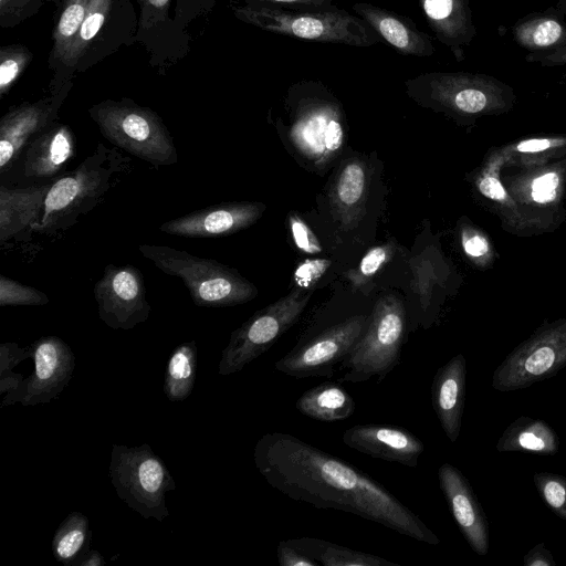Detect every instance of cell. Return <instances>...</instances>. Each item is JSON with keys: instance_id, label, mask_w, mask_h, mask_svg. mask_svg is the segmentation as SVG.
I'll list each match as a JSON object with an SVG mask.
<instances>
[{"instance_id": "cell-48", "label": "cell", "mask_w": 566, "mask_h": 566, "mask_svg": "<svg viewBox=\"0 0 566 566\" xmlns=\"http://www.w3.org/2000/svg\"><path fill=\"white\" fill-rule=\"evenodd\" d=\"M169 0H148L150 4L156 8H163L168 3Z\"/></svg>"}, {"instance_id": "cell-38", "label": "cell", "mask_w": 566, "mask_h": 566, "mask_svg": "<svg viewBox=\"0 0 566 566\" xmlns=\"http://www.w3.org/2000/svg\"><path fill=\"white\" fill-rule=\"evenodd\" d=\"M289 222L295 245L301 251L310 254H316L322 251V245L316 235L297 214L292 213Z\"/></svg>"}, {"instance_id": "cell-47", "label": "cell", "mask_w": 566, "mask_h": 566, "mask_svg": "<svg viewBox=\"0 0 566 566\" xmlns=\"http://www.w3.org/2000/svg\"><path fill=\"white\" fill-rule=\"evenodd\" d=\"M105 559L102 554L95 549H88L83 554L73 566H104Z\"/></svg>"}, {"instance_id": "cell-12", "label": "cell", "mask_w": 566, "mask_h": 566, "mask_svg": "<svg viewBox=\"0 0 566 566\" xmlns=\"http://www.w3.org/2000/svg\"><path fill=\"white\" fill-rule=\"evenodd\" d=\"M566 367V317L545 322L495 368L492 387L502 392L527 388Z\"/></svg>"}, {"instance_id": "cell-33", "label": "cell", "mask_w": 566, "mask_h": 566, "mask_svg": "<svg viewBox=\"0 0 566 566\" xmlns=\"http://www.w3.org/2000/svg\"><path fill=\"white\" fill-rule=\"evenodd\" d=\"M395 254V244L385 243L369 249L359 262L357 269L347 274L354 287H360L371 279Z\"/></svg>"}, {"instance_id": "cell-34", "label": "cell", "mask_w": 566, "mask_h": 566, "mask_svg": "<svg viewBox=\"0 0 566 566\" xmlns=\"http://www.w3.org/2000/svg\"><path fill=\"white\" fill-rule=\"evenodd\" d=\"M49 302L48 295L40 290L0 275V306L45 305Z\"/></svg>"}, {"instance_id": "cell-24", "label": "cell", "mask_w": 566, "mask_h": 566, "mask_svg": "<svg viewBox=\"0 0 566 566\" xmlns=\"http://www.w3.org/2000/svg\"><path fill=\"white\" fill-rule=\"evenodd\" d=\"M50 109L25 105L6 114L0 123V169L4 171L30 143L31 137L46 125Z\"/></svg>"}, {"instance_id": "cell-41", "label": "cell", "mask_w": 566, "mask_h": 566, "mask_svg": "<svg viewBox=\"0 0 566 566\" xmlns=\"http://www.w3.org/2000/svg\"><path fill=\"white\" fill-rule=\"evenodd\" d=\"M564 144H566V138L560 137L530 138L517 143L514 146V150L524 155H546L552 148L563 146Z\"/></svg>"}, {"instance_id": "cell-36", "label": "cell", "mask_w": 566, "mask_h": 566, "mask_svg": "<svg viewBox=\"0 0 566 566\" xmlns=\"http://www.w3.org/2000/svg\"><path fill=\"white\" fill-rule=\"evenodd\" d=\"M111 0H90L87 4L86 14L82 27L78 31V38L73 42L71 53H76L81 50L84 43L92 40L103 27L105 17L108 11Z\"/></svg>"}, {"instance_id": "cell-5", "label": "cell", "mask_w": 566, "mask_h": 566, "mask_svg": "<svg viewBox=\"0 0 566 566\" xmlns=\"http://www.w3.org/2000/svg\"><path fill=\"white\" fill-rule=\"evenodd\" d=\"M406 340V310L396 295L375 303L368 326L350 354L339 365L340 382H380L400 363Z\"/></svg>"}, {"instance_id": "cell-8", "label": "cell", "mask_w": 566, "mask_h": 566, "mask_svg": "<svg viewBox=\"0 0 566 566\" xmlns=\"http://www.w3.org/2000/svg\"><path fill=\"white\" fill-rule=\"evenodd\" d=\"M103 136L114 146L154 166L178 163L172 137L151 111L132 104L103 103L91 109Z\"/></svg>"}, {"instance_id": "cell-4", "label": "cell", "mask_w": 566, "mask_h": 566, "mask_svg": "<svg viewBox=\"0 0 566 566\" xmlns=\"http://www.w3.org/2000/svg\"><path fill=\"white\" fill-rule=\"evenodd\" d=\"M138 250L158 270L181 279L197 306H233L247 303L258 294L256 287L235 269L216 260L166 245L142 244Z\"/></svg>"}, {"instance_id": "cell-19", "label": "cell", "mask_w": 566, "mask_h": 566, "mask_svg": "<svg viewBox=\"0 0 566 566\" xmlns=\"http://www.w3.org/2000/svg\"><path fill=\"white\" fill-rule=\"evenodd\" d=\"M436 39L447 46L457 62L465 59V49L476 36L469 0H419Z\"/></svg>"}, {"instance_id": "cell-29", "label": "cell", "mask_w": 566, "mask_h": 566, "mask_svg": "<svg viewBox=\"0 0 566 566\" xmlns=\"http://www.w3.org/2000/svg\"><path fill=\"white\" fill-rule=\"evenodd\" d=\"M197 369L196 342L175 347L167 360L164 392L169 401H181L191 394Z\"/></svg>"}, {"instance_id": "cell-16", "label": "cell", "mask_w": 566, "mask_h": 566, "mask_svg": "<svg viewBox=\"0 0 566 566\" xmlns=\"http://www.w3.org/2000/svg\"><path fill=\"white\" fill-rule=\"evenodd\" d=\"M438 481L452 516L471 549L480 556L488 555V518L469 480L458 468L446 462L438 469Z\"/></svg>"}, {"instance_id": "cell-13", "label": "cell", "mask_w": 566, "mask_h": 566, "mask_svg": "<svg viewBox=\"0 0 566 566\" xmlns=\"http://www.w3.org/2000/svg\"><path fill=\"white\" fill-rule=\"evenodd\" d=\"M28 348L34 369L13 392L3 397L1 408L14 402L23 407L48 403L57 398L71 380L75 356L60 337L42 336Z\"/></svg>"}, {"instance_id": "cell-2", "label": "cell", "mask_w": 566, "mask_h": 566, "mask_svg": "<svg viewBox=\"0 0 566 566\" xmlns=\"http://www.w3.org/2000/svg\"><path fill=\"white\" fill-rule=\"evenodd\" d=\"M417 102L459 118L500 115L513 108L514 88L484 73L432 71L406 81Z\"/></svg>"}, {"instance_id": "cell-30", "label": "cell", "mask_w": 566, "mask_h": 566, "mask_svg": "<svg viewBox=\"0 0 566 566\" xmlns=\"http://www.w3.org/2000/svg\"><path fill=\"white\" fill-rule=\"evenodd\" d=\"M91 530L88 518L81 512H71L59 525L53 539L55 559L72 565L90 549Z\"/></svg>"}, {"instance_id": "cell-22", "label": "cell", "mask_w": 566, "mask_h": 566, "mask_svg": "<svg viewBox=\"0 0 566 566\" xmlns=\"http://www.w3.org/2000/svg\"><path fill=\"white\" fill-rule=\"evenodd\" d=\"M52 184L27 188L0 187V242L17 237L40 220Z\"/></svg>"}, {"instance_id": "cell-28", "label": "cell", "mask_w": 566, "mask_h": 566, "mask_svg": "<svg viewBox=\"0 0 566 566\" xmlns=\"http://www.w3.org/2000/svg\"><path fill=\"white\" fill-rule=\"evenodd\" d=\"M286 542L323 566H399L380 556L319 538L300 537Z\"/></svg>"}, {"instance_id": "cell-25", "label": "cell", "mask_w": 566, "mask_h": 566, "mask_svg": "<svg viewBox=\"0 0 566 566\" xmlns=\"http://www.w3.org/2000/svg\"><path fill=\"white\" fill-rule=\"evenodd\" d=\"M495 449L499 452L554 455L559 450V438L549 423L544 420L520 416L503 431Z\"/></svg>"}, {"instance_id": "cell-35", "label": "cell", "mask_w": 566, "mask_h": 566, "mask_svg": "<svg viewBox=\"0 0 566 566\" xmlns=\"http://www.w3.org/2000/svg\"><path fill=\"white\" fill-rule=\"evenodd\" d=\"M562 188V176L559 169L548 168L533 177L527 185V196L532 201L546 205L558 199Z\"/></svg>"}, {"instance_id": "cell-20", "label": "cell", "mask_w": 566, "mask_h": 566, "mask_svg": "<svg viewBox=\"0 0 566 566\" xmlns=\"http://www.w3.org/2000/svg\"><path fill=\"white\" fill-rule=\"evenodd\" d=\"M353 9L400 54L424 57L434 53L431 38L410 19L367 2H357Z\"/></svg>"}, {"instance_id": "cell-27", "label": "cell", "mask_w": 566, "mask_h": 566, "mask_svg": "<svg viewBox=\"0 0 566 566\" xmlns=\"http://www.w3.org/2000/svg\"><path fill=\"white\" fill-rule=\"evenodd\" d=\"M366 188L365 165L358 160L347 161L339 169L332 189L333 206L344 224L357 219L366 197Z\"/></svg>"}, {"instance_id": "cell-43", "label": "cell", "mask_w": 566, "mask_h": 566, "mask_svg": "<svg viewBox=\"0 0 566 566\" xmlns=\"http://www.w3.org/2000/svg\"><path fill=\"white\" fill-rule=\"evenodd\" d=\"M525 61L536 63L544 67H555L566 65V46L547 53H527ZM566 80V73L563 75Z\"/></svg>"}, {"instance_id": "cell-49", "label": "cell", "mask_w": 566, "mask_h": 566, "mask_svg": "<svg viewBox=\"0 0 566 566\" xmlns=\"http://www.w3.org/2000/svg\"><path fill=\"white\" fill-rule=\"evenodd\" d=\"M555 7L566 17V0H557Z\"/></svg>"}, {"instance_id": "cell-32", "label": "cell", "mask_w": 566, "mask_h": 566, "mask_svg": "<svg viewBox=\"0 0 566 566\" xmlns=\"http://www.w3.org/2000/svg\"><path fill=\"white\" fill-rule=\"evenodd\" d=\"M25 358H30L28 347H19L15 343L0 345V394L9 396L22 382V375L13 373V368Z\"/></svg>"}, {"instance_id": "cell-7", "label": "cell", "mask_w": 566, "mask_h": 566, "mask_svg": "<svg viewBox=\"0 0 566 566\" xmlns=\"http://www.w3.org/2000/svg\"><path fill=\"white\" fill-rule=\"evenodd\" d=\"M112 153L102 144L75 170L52 182L40 220L32 230L52 233L72 227L78 217L95 207L107 191L115 171Z\"/></svg>"}, {"instance_id": "cell-40", "label": "cell", "mask_w": 566, "mask_h": 566, "mask_svg": "<svg viewBox=\"0 0 566 566\" xmlns=\"http://www.w3.org/2000/svg\"><path fill=\"white\" fill-rule=\"evenodd\" d=\"M332 264L326 259H308L301 262L294 271V282L301 289L313 286Z\"/></svg>"}, {"instance_id": "cell-3", "label": "cell", "mask_w": 566, "mask_h": 566, "mask_svg": "<svg viewBox=\"0 0 566 566\" xmlns=\"http://www.w3.org/2000/svg\"><path fill=\"white\" fill-rule=\"evenodd\" d=\"M238 15L263 30L315 42L367 48L382 41L360 17L337 7L294 10L261 4L243 8Z\"/></svg>"}, {"instance_id": "cell-37", "label": "cell", "mask_w": 566, "mask_h": 566, "mask_svg": "<svg viewBox=\"0 0 566 566\" xmlns=\"http://www.w3.org/2000/svg\"><path fill=\"white\" fill-rule=\"evenodd\" d=\"M90 0H73L63 11L56 30L59 45L71 43L84 21Z\"/></svg>"}, {"instance_id": "cell-14", "label": "cell", "mask_w": 566, "mask_h": 566, "mask_svg": "<svg viewBox=\"0 0 566 566\" xmlns=\"http://www.w3.org/2000/svg\"><path fill=\"white\" fill-rule=\"evenodd\" d=\"M93 293L98 317L113 329H132L150 315L144 275L136 266L108 264Z\"/></svg>"}, {"instance_id": "cell-15", "label": "cell", "mask_w": 566, "mask_h": 566, "mask_svg": "<svg viewBox=\"0 0 566 566\" xmlns=\"http://www.w3.org/2000/svg\"><path fill=\"white\" fill-rule=\"evenodd\" d=\"M265 207L259 202H228L201 208L159 226V230L185 238H216L252 226Z\"/></svg>"}, {"instance_id": "cell-21", "label": "cell", "mask_w": 566, "mask_h": 566, "mask_svg": "<svg viewBox=\"0 0 566 566\" xmlns=\"http://www.w3.org/2000/svg\"><path fill=\"white\" fill-rule=\"evenodd\" d=\"M23 174L28 178H52L57 176L75 153L73 132L59 125L41 133L27 145Z\"/></svg>"}, {"instance_id": "cell-42", "label": "cell", "mask_w": 566, "mask_h": 566, "mask_svg": "<svg viewBox=\"0 0 566 566\" xmlns=\"http://www.w3.org/2000/svg\"><path fill=\"white\" fill-rule=\"evenodd\" d=\"M276 552L281 566H319L318 562L300 552L286 539L279 543Z\"/></svg>"}, {"instance_id": "cell-44", "label": "cell", "mask_w": 566, "mask_h": 566, "mask_svg": "<svg viewBox=\"0 0 566 566\" xmlns=\"http://www.w3.org/2000/svg\"><path fill=\"white\" fill-rule=\"evenodd\" d=\"M524 566H555L556 562L544 543L532 547L523 557Z\"/></svg>"}, {"instance_id": "cell-39", "label": "cell", "mask_w": 566, "mask_h": 566, "mask_svg": "<svg viewBox=\"0 0 566 566\" xmlns=\"http://www.w3.org/2000/svg\"><path fill=\"white\" fill-rule=\"evenodd\" d=\"M461 244L465 254L474 262L485 261L491 252L485 235L471 227L462 228Z\"/></svg>"}, {"instance_id": "cell-6", "label": "cell", "mask_w": 566, "mask_h": 566, "mask_svg": "<svg viewBox=\"0 0 566 566\" xmlns=\"http://www.w3.org/2000/svg\"><path fill=\"white\" fill-rule=\"evenodd\" d=\"M109 478L119 499L144 518L169 515L165 495L176 483L161 458L147 444H113Z\"/></svg>"}, {"instance_id": "cell-46", "label": "cell", "mask_w": 566, "mask_h": 566, "mask_svg": "<svg viewBox=\"0 0 566 566\" xmlns=\"http://www.w3.org/2000/svg\"><path fill=\"white\" fill-rule=\"evenodd\" d=\"M20 61L15 57H7L2 60L0 66V88L2 93L20 73Z\"/></svg>"}, {"instance_id": "cell-45", "label": "cell", "mask_w": 566, "mask_h": 566, "mask_svg": "<svg viewBox=\"0 0 566 566\" xmlns=\"http://www.w3.org/2000/svg\"><path fill=\"white\" fill-rule=\"evenodd\" d=\"M264 6L276 7H301L306 9H333L335 8L332 0H253Z\"/></svg>"}, {"instance_id": "cell-17", "label": "cell", "mask_w": 566, "mask_h": 566, "mask_svg": "<svg viewBox=\"0 0 566 566\" xmlns=\"http://www.w3.org/2000/svg\"><path fill=\"white\" fill-rule=\"evenodd\" d=\"M345 446L371 458L416 468L424 451L423 442L409 430L388 424L363 423L347 428Z\"/></svg>"}, {"instance_id": "cell-10", "label": "cell", "mask_w": 566, "mask_h": 566, "mask_svg": "<svg viewBox=\"0 0 566 566\" xmlns=\"http://www.w3.org/2000/svg\"><path fill=\"white\" fill-rule=\"evenodd\" d=\"M289 93L294 109L292 139L317 164L327 161L344 140L339 105L319 81H301Z\"/></svg>"}, {"instance_id": "cell-31", "label": "cell", "mask_w": 566, "mask_h": 566, "mask_svg": "<svg viewBox=\"0 0 566 566\" xmlns=\"http://www.w3.org/2000/svg\"><path fill=\"white\" fill-rule=\"evenodd\" d=\"M533 481L547 507L556 516L566 521V475L537 472Z\"/></svg>"}, {"instance_id": "cell-23", "label": "cell", "mask_w": 566, "mask_h": 566, "mask_svg": "<svg viewBox=\"0 0 566 566\" xmlns=\"http://www.w3.org/2000/svg\"><path fill=\"white\" fill-rule=\"evenodd\" d=\"M512 39L527 53H547L566 46V17L556 7L528 13L512 27Z\"/></svg>"}, {"instance_id": "cell-11", "label": "cell", "mask_w": 566, "mask_h": 566, "mask_svg": "<svg viewBox=\"0 0 566 566\" xmlns=\"http://www.w3.org/2000/svg\"><path fill=\"white\" fill-rule=\"evenodd\" d=\"M311 292L294 290L286 296L255 312L234 329L221 353L219 374L231 375L242 370L290 329L305 310Z\"/></svg>"}, {"instance_id": "cell-9", "label": "cell", "mask_w": 566, "mask_h": 566, "mask_svg": "<svg viewBox=\"0 0 566 566\" xmlns=\"http://www.w3.org/2000/svg\"><path fill=\"white\" fill-rule=\"evenodd\" d=\"M370 314H353L305 334L275 361V370L296 379L331 378L364 335Z\"/></svg>"}, {"instance_id": "cell-1", "label": "cell", "mask_w": 566, "mask_h": 566, "mask_svg": "<svg viewBox=\"0 0 566 566\" xmlns=\"http://www.w3.org/2000/svg\"><path fill=\"white\" fill-rule=\"evenodd\" d=\"M253 459L263 479L292 500L352 513L430 545L440 543L386 486L291 433H264L254 447Z\"/></svg>"}, {"instance_id": "cell-26", "label": "cell", "mask_w": 566, "mask_h": 566, "mask_svg": "<svg viewBox=\"0 0 566 566\" xmlns=\"http://www.w3.org/2000/svg\"><path fill=\"white\" fill-rule=\"evenodd\" d=\"M295 407L311 419L334 422L349 418L356 403L339 382L325 381L305 390L296 400Z\"/></svg>"}, {"instance_id": "cell-18", "label": "cell", "mask_w": 566, "mask_h": 566, "mask_svg": "<svg viewBox=\"0 0 566 566\" xmlns=\"http://www.w3.org/2000/svg\"><path fill=\"white\" fill-rule=\"evenodd\" d=\"M467 360L457 354L434 374L431 403L440 426L451 442L460 436L465 401Z\"/></svg>"}]
</instances>
